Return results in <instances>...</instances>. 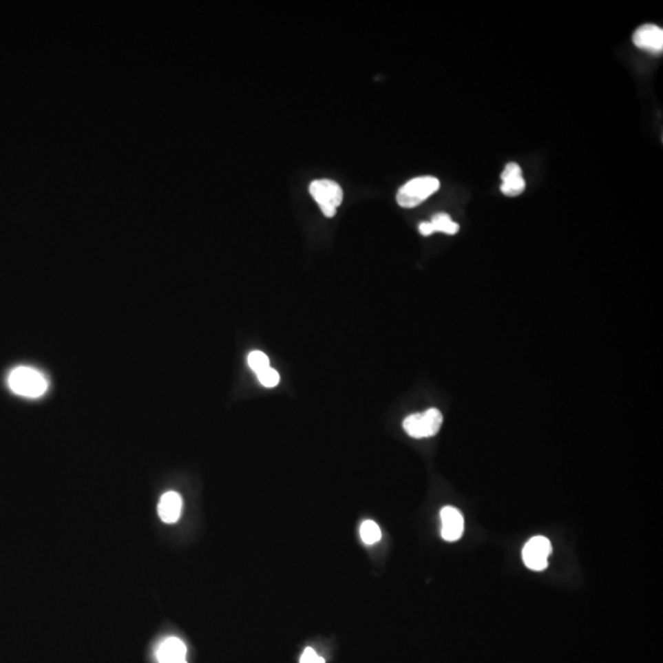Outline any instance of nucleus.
<instances>
[{
	"instance_id": "obj_16",
	"label": "nucleus",
	"mask_w": 663,
	"mask_h": 663,
	"mask_svg": "<svg viewBox=\"0 0 663 663\" xmlns=\"http://www.w3.org/2000/svg\"><path fill=\"white\" fill-rule=\"evenodd\" d=\"M419 231L423 236H430V235L435 233V230H434V227L431 225L430 221H429V222H428V221H426V222H421L419 225Z\"/></svg>"
},
{
	"instance_id": "obj_4",
	"label": "nucleus",
	"mask_w": 663,
	"mask_h": 663,
	"mask_svg": "<svg viewBox=\"0 0 663 663\" xmlns=\"http://www.w3.org/2000/svg\"><path fill=\"white\" fill-rule=\"evenodd\" d=\"M310 194L316 200L321 211L327 218L337 214V208L343 202V189L332 180H317L310 185Z\"/></svg>"
},
{
	"instance_id": "obj_12",
	"label": "nucleus",
	"mask_w": 663,
	"mask_h": 663,
	"mask_svg": "<svg viewBox=\"0 0 663 663\" xmlns=\"http://www.w3.org/2000/svg\"><path fill=\"white\" fill-rule=\"evenodd\" d=\"M360 537L365 545H371L377 543L382 537V532L379 525L371 520H366L360 526Z\"/></svg>"
},
{
	"instance_id": "obj_5",
	"label": "nucleus",
	"mask_w": 663,
	"mask_h": 663,
	"mask_svg": "<svg viewBox=\"0 0 663 663\" xmlns=\"http://www.w3.org/2000/svg\"><path fill=\"white\" fill-rule=\"evenodd\" d=\"M551 554V543L548 538L537 536L529 539L522 550L525 565L533 571H542L548 567V558Z\"/></svg>"
},
{
	"instance_id": "obj_9",
	"label": "nucleus",
	"mask_w": 663,
	"mask_h": 663,
	"mask_svg": "<svg viewBox=\"0 0 663 663\" xmlns=\"http://www.w3.org/2000/svg\"><path fill=\"white\" fill-rule=\"evenodd\" d=\"M182 509H183V500L181 495L176 492H167L160 499L158 514L161 521L171 525V523H176L180 520Z\"/></svg>"
},
{
	"instance_id": "obj_15",
	"label": "nucleus",
	"mask_w": 663,
	"mask_h": 663,
	"mask_svg": "<svg viewBox=\"0 0 663 663\" xmlns=\"http://www.w3.org/2000/svg\"><path fill=\"white\" fill-rule=\"evenodd\" d=\"M300 663H324V660L321 656H318L313 649L307 647L301 656Z\"/></svg>"
},
{
	"instance_id": "obj_8",
	"label": "nucleus",
	"mask_w": 663,
	"mask_h": 663,
	"mask_svg": "<svg viewBox=\"0 0 663 663\" xmlns=\"http://www.w3.org/2000/svg\"><path fill=\"white\" fill-rule=\"evenodd\" d=\"M159 663H187V647L176 636L166 638L156 650Z\"/></svg>"
},
{
	"instance_id": "obj_11",
	"label": "nucleus",
	"mask_w": 663,
	"mask_h": 663,
	"mask_svg": "<svg viewBox=\"0 0 663 663\" xmlns=\"http://www.w3.org/2000/svg\"><path fill=\"white\" fill-rule=\"evenodd\" d=\"M430 222L434 227V230H435V233H448V235H456L459 233V224H456L445 213H439L436 215L432 216V220Z\"/></svg>"
},
{
	"instance_id": "obj_13",
	"label": "nucleus",
	"mask_w": 663,
	"mask_h": 663,
	"mask_svg": "<svg viewBox=\"0 0 663 663\" xmlns=\"http://www.w3.org/2000/svg\"><path fill=\"white\" fill-rule=\"evenodd\" d=\"M247 363H249V366H250L251 370L255 372V375L260 374L263 370L266 368H271V364H269V357L266 354L263 352H260V350H253V352H250V355L247 357Z\"/></svg>"
},
{
	"instance_id": "obj_2",
	"label": "nucleus",
	"mask_w": 663,
	"mask_h": 663,
	"mask_svg": "<svg viewBox=\"0 0 663 663\" xmlns=\"http://www.w3.org/2000/svg\"><path fill=\"white\" fill-rule=\"evenodd\" d=\"M440 188L436 177H417L407 182L397 193V203L402 208L410 209L421 204Z\"/></svg>"
},
{
	"instance_id": "obj_6",
	"label": "nucleus",
	"mask_w": 663,
	"mask_h": 663,
	"mask_svg": "<svg viewBox=\"0 0 663 663\" xmlns=\"http://www.w3.org/2000/svg\"><path fill=\"white\" fill-rule=\"evenodd\" d=\"M633 42L636 47L650 53H662L663 30L656 25L646 23L636 30L633 36Z\"/></svg>"
},
{
	"instance_id": "obj_7",
	"label": "nucleus",
	"mask_w": 663,
	"mask_h": 663,
	"mask_svg": "<svg viewBox=\"0 0 663 663\" xmlns=\"http://www.w3.org/2000/svg\"><path fill=\"white\" fill-rule=\"evenodd\" d=\"M440 517L442 538L448 542L459 540L465 531V520L462 514L452 506H446L440 512Z\"/></svg>"
},
{
	"instance_id": "obj_14",
	"label": "nucleus",
	"mask_w": 663,
	"mask_h": 663,
	"mask_svg": "<svg viewBox=\"0 0 663 663\" xmlns=\"http://www.w3.org/2000/svg\"><path fill=\"white\" fill-rule=\"evenodd\" d=\"M257 377L258 380L261 382V385L264 386L266 388H274L279 385L280 382V375H279L277 370H274L272 368H266L263 370L260 374H257Z\"/></svg>"
},
{
	"instance_id": "obj_3",
	"label": "nucleus",
	"mask_w": 663,
	"mask_h": 663,
	"mask_svg": "<svg viewBox=\"0 0 663 663\" xmlns=\"http://www.w3.org/2000/svg\"><path fill=\"white\" fill-rule=\"evenodd\" d=\"M441 412L436 408L428 409L424 413L408 415L403 421V429L414 439L435 436L441 429Z\"/></svg>"
},
{
	"instance_id": "obj_1",
	"label": "nucleus",
	"mask_w": 663,
	"mask_h": 663,
	"mask_svg": "<svg viewBox=\"0 0 663 663\" xmlns=\"http://www.w3.org/2000/svg\"><path fill=\"white\" fill-rule=\"evenodd\" d=\"M8 385L17 396L40 398L48 391L50 382L37 368L19 366L8 376Z\"/></svg>"
},
{
	"instance_id": "obj_10",
	"label": "nucleus",
	"mask_w": 663,
	"mask_h": 663,
	"mask_svg": "<svg viewBox=\"0 0 663 663\" xmlns=\"http://www.w3.org/2000/svg\"><path fill=\"white\" fill-rule=\"evenodd\" d=\"M501 192L504 193L507 197H516L520 196L526 187V182L522 177L521 167L516 162L505 166L504 171L501 173Z\"/></svg>"
}]
</instances>
